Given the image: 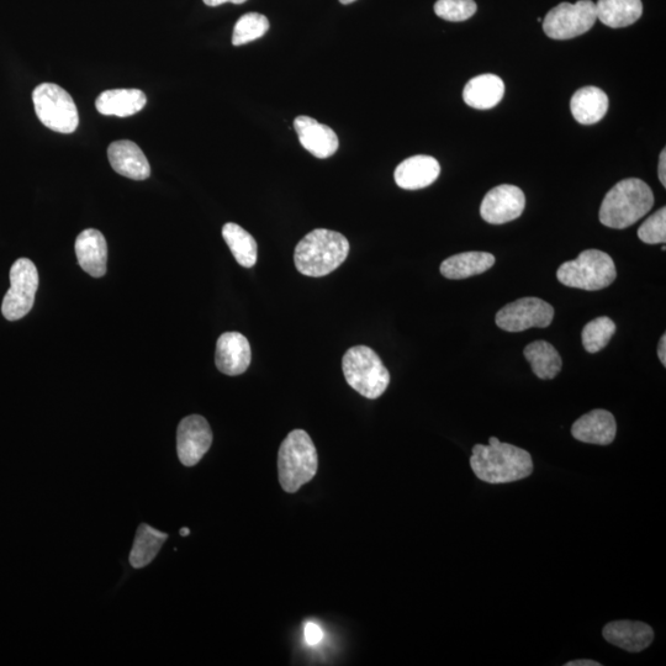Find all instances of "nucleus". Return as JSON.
I'll return each instance as SVG.
<instances>
[{
	"mask_svg": "<svg viewBox=\"0 0 666 666\" xmlns=\"http://www.w3.org/2000/svg\"><path fill=\"white\" fill-rule=\"evenodd\" d=\"M470 467L478 479L489 484L514 483L533 473L530 453L496 437H490L488 446H474Z\"/></svg>",
	"mask_w": 666,
	"mask_h": 666,
	"instance_id": "1",
	"label": "nucleus"
},
{
	"mask_svg": "<svg viewBox=\"0 0 666 666\" xmlns=\"http://www.w3.org/2000/svg\"><path fill=\"white\" fill-rule=\"evenodd\" d=\"M348 253L350 242L340 232L316 229L298 243L294 262L304 276L319 278L336 271Z\"/></svg>",
	"mask_w": 666,
	"mask_h": 666,
	"instance_id": "2",
	"label": "nucleus"
},
{
	"mask_svg": "<svg viewBox=\"0 0 666 666\" xmlns=\"http://www.w3.org/2000/svg\"><path fill=\"white\" fill-rule=\"evenodd\" d=\"M654 205V194L646 182L629 178L617 183L606 194L600 208L602 225L627 229L646 216Z\"/></svg>",
	"mask_w": 666,
	"mask_h": 666,
	"instance_id": "3",
	"label": "nucleus"
},
{
	"mask_svg": "<svg viewBox=\"0 0 666 666\" xmlns=\"http://www.w3.org/2000/svg\"><path fill=\"white\" fill-rule=\"evenodd\" d=\"M319 458L308 432L294 430L282 442L278 454L279 483L284 491L294 494L315 478Z\"/></svg>",
	"mask_w": 666,
	"mask_h": 666,
	"instance_id": "4",
	"label": "nucleus"
},
{
	"mask_svg": "<svg viewBox=\"0 0 666 666\" xmlns=\"http://www.w3.org/2000/svg\"><path fill=\"white\" fill-rule=\"evenodd\" d=\"M342 370L348 385L364 398L378 399L389 387V370L378 354L367 346L350 348L343 356Z\"/></svg>",
	"mask_w": 666,
	"mask_h": 666,
	"instance_id": "5",
	"label": "nucleus"
},
{
	"mask_svg": "<svg viewBox=\"0 0 666 666\" xmlns=\"http://www.w3.org/2000/svg\"><path fill=\"white\" fill-rule=\"evenodd\" d=\"M616 277L615 262L607 253L599 250L581 252L574 261L563 263L557 272L559 282L565 287L588 292L610 287Z\"/></svg>",
	"mask_w": 666,
	"mask_h": 666,
	"instance_id": "6",
	"label": "nucleus"
},
{
	"mask_svg": "<svg viewBox=\"0 0 666 666\" xmlns=\"http://www.w3.org/2000/svg\"><path fill=\"white\" fill-rule=\"evenodd\" d=\"M37 118L52 131L72 134L79 124L76 103L65 89L54 83H42L33 92Z\"/></svg>",
	"mask_w": 666,
	"mask_h": 666,
	"instance_id": "7",
	"label": "nucleus"
},
{
	"mask_svg": "<svg viewBox=\"0 0 666 666\" xmlns=\"http://www.w3.org/2000/svg\"><path fill=\"white\" fill-rule=\"evenodd\" d=\"M596 20V7L591 0L560 3L544 18L543 30L553 40H570L588 33Z\"/></svg>",
	"mask_w": 666,
	"mask_h": 666,
	"instance_id": "8",
	"label": "nucleus"
},
{
	"mask_svg": "<svg viewBox=\"0 0 666 666\" xmlns=\"http://www.w3.org/2000/svg\"><path fill=\"white\" fill-rule=\"evenodd\" d=\"M39 288V273L28 258H20L10 269V289L5 294L2 313L8 321H18L33 309Z\"/></svg>",
	"mask_w": 666,
	"mask_h": 666,
	"instance_id": "9",
	"label": "nucleus"
},
{
	"mask_svg": "<svg viewBox=\"0 0 666 666\" xmlns=\"http://www.w3.org/2000/svg\"><path fill=\"white\" fill-rule=\"evenodd\" d=\"M554 319L551 304L539 298H522L507 304L496 315V325L507 332H522L532 327H548Z\"/></svg>",
	"mask_w": 666,
	"mask_h": 666,
	"instance_id": "10",
	"label": "nucleus"
},
{
	"mask_svg": "<svg viewBox=\"0 0 666 666\" xmlns=\"http://www.w3.org/2000/svg\"><path fill=\"white\" fill-rule=\"evenodd\" d=\"M213 444V431L203 416L185 417L178 426L177 452L185 467H194L202 461Z\"/></svg>",
	"mask_w": 666,
	"mask_h": 666,
	"instance_id": "11",
	"label": "nucleus"
},
{
	"mask_svg": "<svg viewBox=\"0 0 666 666\" xmlns=\"http://www.w3.org/2000/svg\"><path fill=\"white\" fill-rule=\"evenodd\" d=\"M525 206L526 197L520 188L502 184L485 195L480 215L491 225H502L520 218Z\"/></svg>",
	"mask_w": 666,
	"mask_h": 666,
	"instance_id": "12",
	"label": "nucleus"
},
{
	"mask_svg": "<svg viewBox=\"0 0 666 666\" xmlns=\"http://www.w3.org/2000/svg\"><path fill=\"white\" fill-rule=\"evenodd\" d=\"M250 342L240 332H225L216 343L215 363L221 373L236 377L250 367Z\"/></svg>",
	"mask_w": 666,
	"mask_h": 666,
	"instance_id": "13",
	"label": "nucleus"
},
{
	"mask_svg": "<svg viewBox=\"0 0 666 666\" xmlns=\"http://www.w3.org/2000/svg\"><path fill=\"white\" fill-rule=\"evenodd\" d=\"M301 146L317 158H329L340 147V140L330 126L320 124L310 116H298L294 121Z\"/></svg>",
	"mask_w": 666,
	"mask_h": 666,
	"instance_id": "14",
	"label": "nucleus"
},
{
	"mask_svg": "<svg viewBox=\"0 0 666 666\" xmlns=\"http://www.w3.org/2000/svg\"><path fill=\"white\" fill-rule=\"evenodd\" d=\"M108 157L111 167L120 176L134 181H145L151 176L150 162L135 142L129 140L113 142L108 148Z\"/></svg>",
	"mask_w": 666,
	"mask_h": 666,
	"instance_id": "15",
	"label": "nucleus"
},
{
	"mask_svg": "<svg viewBox=\"0 0 666 666\" xmlns=\"http://www.w3.org/2000/svg\"><path fill=\"white\" fill-rule=\"evenodd\" d=\"M617 425L610 411L592 410L574 422L572 435L575 440L599 446H609L615 441Z\"/></svg>",
	"mask_w": 666,
	"mask_h": 666,
	"instance_id": "16",
	"label": "nucleus"
},
{
	"mask_svg": "<svg viewBox=\"0 0 666 666\" xmlns=\"http://www.w3.org/2000/svg\"><path fill=\"white\" fill-rule=\"evenodd\" d=\"M76 255L79 266L89 276L100 278L107 273L108 245L102 232L82 231L76 240Z\"/></svg>",
	"mask_w": 666,
	"mask_h": 666,
	"instance_id": "17",
	"label": "nucleus"
},
{
	"mask_svg": "<svg viewBox=\"0 0 666 666\" xmlns=\"http://www.w3.org/2000/svg\"><path fill=\"white\" fill-rule=\"evenodd\" d=\"M440 163L431 156H414L400 163L394 178L400 188L419 190L430 187L440 177Z\"/></svg>",
	"mask_w": 666,
	"mask_h": 666,
	"instance_id": "18",
	"label": "nucleus"
},
{
	"mask_svg": "<svg viewBox=\"0 0 666 666\" xmlns=\"http://www.w3.org/2000/svg\"><path fill=\"white\" fill-rule=\"evenodd\" d=\"M602 634L612 646L631 653H639L647 649L654 639L652 627L636 621L610 622L605 626Z\"/></svg>",
	"mask_w": 666,
	"mask_h": 666,
	"instance_id": "19",
	"label": "nucleus"
},
{
	"mask_svg": "<svg viewBox=\"0 0 666 666\" xmlns=\"http://www.w3.org/2000/svg\"><path fill=\"white\" fill-rule=\"evenodd\" d=\"M504 94V81L495 74L488 73L470 79L464 88L463 99L470 108L488 110L496 107Z\"/></svg>",
	"mask_w": 666,
	"mask_h": 666,
	"instance_id": "20",
	"label": "nucleus"
},
{
	"mask_svg": "<svg viewBox=\"0 0 666 666\" xmlns=\"http://www.w3.org/2000/svg\"><path fill=\"white\" fill-rule=\"evenodd\" d=\"M146 103V95L140 89H111L99 95L95 107L100 114L128 118L144 109Z\"/></svg>",
	"mask_w": 666,
	"mask_h": 666,
	"instance_id": "21",
	"label": "nucleus"
},
{
	"mask_svg": "<svg viewBox=\"0 0 666 666\" xmlns=\"http://www.w3.org/2000/svg\"><path fill=\"white\" fill-rule=\"evenodd\" d=\"M609 105V97L602 89L584 87L573 95L570 110L579 124L594 125L605 118Z\"/></svg>",
	"mask_w": 666,
	"mask_h": 666,
	"instance_id": "22",
	"label": "nucleus"
},
{
	"mask_svg": "<svg viewBox=\"0 0 666 666\" xmlns=\"http://www.w3.org/2000/svg\"><path fill=\"white\" fill-rule=\"evenodd\" d=\"M495 257L488 252H464L443 261L441 273L452 280L467 279L488 272L494 267Z\"/></svg>",
	"mask_w": 666,
	"mask_h": 666,
	"instance_id": "23",
	"label": "nucleus"
},
{
	"mask_svg": "<svg viewBox=\"0 0 666 666\" xmlns=\"http://www.w3.org/2000/svg\"><path fill=\"white\" fill-rule=\"evenodd\" d=\"M595 7L597 19L612 29L627 28L643 14L642 0H599Z\"/></svg>",
	"mask_w": 666,
	"mask_h": 666,
	"instance_id": "24",
	"label": "nucleus"
},
{
	"mask_svg": "<svg viewBox=\"0 0 666 666\" xmlns=\"http://www.w3.org/2000/svg\"><path fill=\"white\" fill-rule=\"evenodd\" d=\"M168 538L167 533L157 531L155 528L142 523L137 530L134 546L130 554L132 567L141 569L152 563L160 553L163 543Z\"/></svg>",
	"mask_w": 666,
	"mask_h": 666,
	"instance_id": "25",
	"label": "nucleus"
},
{
	"mask_svg": "<svg viewBox=\"0 0 666 666\" xmlns=\"http://www.w3.org/2000/svg\"><path fill=\"white\" fill-rule=\"evenodd\" d=\"M530 362L533 373L539 379H554L562 369L563 362L557 350L546 341H536L528 345L523 351Z\"/></svg>",
	"mask_w": 666,
	"mask_h": 666,
	"instance_id": "26",
	"label": "nucleus"
},
{
	"mask_svg": "<svg viewBox=\"0 0 666 666\" xmlns=\"http://www.w3.org/2000/svg\"><path fill=\"white\" fill-rule=\"evenodd\" d=\"M222 237L229 246L237 263L245 268H252L257 263V242L250 232L242 229L235 222H227L222 227Z\"/></svg>",
	"mask_w": 666,
	"mask_h": 666,
	"instance_id": "27",
	"label": "nucleus"
},
{
	"mask_svg": "<svg viewBox=\"0 0 666 666\" xmlns=\"http://www.w3.org/2000/svg\"><path fill=\"white\" fill-rule=\"evenodd\" d=\"M615 332L616 324L610 317L602 316L590 321L581 333L586 352L597 353L604 350Z\"/></svg>",
	"mask_w": 666,
	"mask_h": 666,
	"instance_id": "28",
	"label": "nucleus"
},
{
	"mask_svg": "<svg viewBox=\"0 0 666 666\" xmlns=\"http://www.w3.org/2000/svg\"><path fill=\"white\" fill-rule=\"evenodd\" d=\"M269 30V20L262 14L248 13L237 21L232 35V45L242 46L261 39Z\"/></svg>",
	"mask_w": 666,
	"mask_h": 666,
	"instance_id": "29",
	"label": "nucleus"
},
{
	"mask_svg": "<svg viewBox=\"0 0 666 666\" xmlns=\"http://www.w3.org/2000/svg\"><path fill=\"white\" fill-rule=\"evenodd\" d=\"M477 9L474 0H438L435 4L437 17L452 23H461L472 18Z\"/></svg>",
	"mask_w": 666,
	"mask_h": 666,
	"instance_id": "30",
	"label": "nucleus"
},
{
	"mask_svg": "<svg viewBox=\"0 0 666 666\" xmlns=\"http://www.w3.org/2000/svg\"><path fill=\"white\" fill-rule=\"evenodd\" d=\"M638 237L648 245H658L666 242V209L662 208L644 221L639 227Z\"/></svg>",
	"mask_w": 666,
	"mask_h": 666,
	"instance_id": "31",
	"label": "nucleus"
},
{
	"mask_svg": "<svg viewBox=\"0 0 666 666\" xmlns=\"http://www.w3.org/2000/svg\"><path fill=\"white\" fill-rule=\"evenodd\" d=\"M304 637L309 646H317L324 639V631L314 622H308L304 628Z\"/></svg>",
	"mask_w": 666,
	"mask_h": 666,
	"instance_id": "32",
	"label": "nucleus"
},
{
	"mask_svg": "<svg viewBox=\"0 0 666 666\" xmlns=\"http://www.w3.org/2000/svg\"><path fill=\"white\" fill-rule=\"evenodd\" d=\"M665 168H666V151H665V148H664L662 153H660L659 166H658L659 181H660V183L663 184L664 188L666 187V171H665Z\"/></svg>",
	"mask_w": 666,
	"mask_h": 666,
	"instance_id": "33",
	"label": "nucleus"
},
{
	"mask_svg": "<svg viewBox=\"0 0 666 666\" xmlns=\"http://www.w3.org/2000/svg\"><path fill=\"white\" fill-rule=\"evenodd\" d=\"M658 357L660 359V362H662L663 366L666 367V336L663 335L662 338H660L659 346H658Z\"/></svg>",
	"mask_w": 666,
	"mask_h": 666,
	"instance_id": "34",
	"label": "nucleus"
},
{
	"mask_svg": "<svg viewBox=\"0 0 666 666\" xmlns=\"http://www.w3.org/2000/svg\"><path fill=\"white\" fill-rule=\"evenodd\" d=\"M203 2L208 5V7H219V5L225 3L243 4L247 2V0H203Z\"/></svg>",
	"mask_w": 666,
	"mask_h": 666,
	"instance_id": "35",
	"label": "nucleus"
},
{
	"mask_svg": "<svg viewBox=\"0 0 666 666\" xmlns=\"http://www.w3.org/2000/svg\"><path fill=\"white\" fill-rule=\"evenodd\" d=\"M565 666H601V664L595 662V660L581 659L573 660V662H569Z\"/></svg>",
	"mask_w": 666,
	"mask_h": 666,
	"instance_id": "36",
	"label": "nucleus"
},
{
	"mask_svg": "<svg viewBox=\"0 0 666 666\" xmlns=\"http://www.w3.org/2000/svg\"><path fill=\"white\" fill-rule=\"evenodd\" d=\"M189 533H190L189 528H182V530H181V536L182 537L189 536Z\"/></svg>",
	"mask_w": 666,
	"mask_h": 666,
	"instance_id": "37",
	"label": "nucleus"
},
{
	"mask_svg": "<svg viewBox=\"0 0 666 666\" xmlns=\"http://www.w3.org/2000/svg\"><path fill=\"white\" fill-rule=\"evenodd\" d=\"M353 2H356V0H340V3L343 5L351 4Z\"/></svg>",
	"mask_w": 666,
	"mask_h": 666,
	"instance_id": "38",
	"label": "nucleus"
}]
</instances>
